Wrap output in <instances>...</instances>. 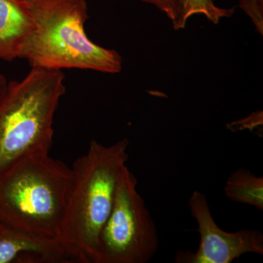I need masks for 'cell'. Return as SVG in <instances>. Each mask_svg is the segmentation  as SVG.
Listing matches in <instances>:
<instances>
[{
  "mask_svg": "<svg viewBox=\"0 0 263 263\" xmlns=\"http://www.w3.org/2000/svg\"><path fill=\"white\" fill-rule=\"evenodd\" d=\"M129 144L127 138L109 146L94 140L72 164L73 184L58 238L71 262L98 263L100 233L113 209Z\"/></svg>",
  "mask_w": 263,
  "mask_h": 263,
  "instance_id": "1",
  "label": "cell"
},
{
  "mask_svg": "<svg viewBox=\"0 0 263 263\" xmlns=\"http://www.w3.org/2000/svg\"><path fill=\"white\" fill-rule=\"evenodd\" d=\"M74 174L49 152L24 156L0 172V224L58 240Z\"/></svg>",
  "mask_w": 263,
  "mask_h": 263,
  "instance_id": "2",
  "label": "cell"
},
{
  "mask_svg": "<svg viewBox=\"0 0 263 263\" xmlns=\"http://www.w3.org/2000/svg\"><path fill=\"white\" fill-rule=\"evenodd\" d=\"M35 28L24 42L19 59L48 70L80 69L119 73L122 59L117 51L92 42L85 31L86 0H24Z\"/></svg>",
  "mask_w": 263,
  "mask_h": 263,
  "instance_id": "3",
  "label": "cell"
},
{
  "mask_svg": "<svg viewBox=\"0 0 263 263\" xmlns=\"http://www.w3.org/2000/svg\"><path fill=\"white\" fill-rule=\"evenodd\" d=\"M65 79L62 70L31 67L23 79L8 82L0 100V172L24 156L50 152Z\"/></svg>",
  "mask_w": 263,
  "mask_h": 263,
  "instance_id": "4",
  "label": "cell"
},
{
  "mask_svg": "<svg viewBox=\"0 0 263 263\" xmlns=\"http://www.w3.org/2000/svg\"><path fill=\"white\" fill-rule=\"evenodd\" d=\"M137 186L136 176L124 166L100 233L98 263H146L158 251L157 227Z\"/></svg>",
  "mask_w": 263,
  "mask_h": 263,
  "instance_id": "5",
  "label": "cell"
},
{
  "mask_svg": "<svg viewBox=\"0 0 263 263\" xmlns=\"http://www.w3.org/2000/svg\"><path fill=\"white\" fill-rule=\"evenodd\" d=\"M190 214L197 223L200 245L195 252L179 251L176 263H231L247 253L263 255V234L257 230L229 233L214 221L205 195L195 190L188 202Z\"/></svg>",
  "mask_w": 263,
  "mask_h": 263,
  "instance_id": "6",
  "label": "cell"
},
{
  "mask_svg": "<svg viewBox=\"0 0 263 263\" xmlns=\"http://www.w3.org/2000/svg\"><path fill=\"white\" fill-rule=\"evenodd\" d=\"M72 262L59 240L0 224V263Z\"/></svg>",
  "mask_w": 263,
  "mask_h": 263,
  "instance_id": "7",
  "label": "cell"
},
{
  "mask_svg": "<svg viewBox=\"0 0 263 263\" xmlns=\"http://www.w3.org/2000/svg\"><path fill=\"white\" fill-rule=\"evenodd\" d=\"M35 28L24 0H0V60L19 58L21 50Z\"/></svg>",
  "mask_w": 263,
  "mask_h": 263,
  "instance_id": "8",
  "label": "cell"
},
{
  "mask_svg": "<svg viewBox=\"0 0 263 263\" xmlns=\"http://www.w3.org/2000/svg\"><path fill=\"white\" fill-rule=\"evenodd\" d=\"M224 192L232 201L263 211V177L240 167L230 175Z\"/></svg>",
  "mask_w": 263,
  "mask_h": 263,
  "instance_id": "9",
  "label": "cell"
},
{
  "mask_svg": "<svg viewBox=\"0 0 263 263\" xmlns=\"http://www.w3.org/2000/svg\"><path fill=\"white\" fill-rule=\"evenodd\" d=\"M158 8L173 22L175 29L183 28L192 13L190 0H140Z\"/></svg>",
  "mask_w": 263,
  "mask_h": 263,
  "instance_id": "10",
  "label": "cell"
},
{
  "mask_svg": "<svg viewBox=\"0 0 263 263\" xmlns=\"http://www.w3.org/2000/svg\"><path fill=\"white\" fill-rule=\"evenodd\" d=\"M240 8L250 16L257 30L262 34L263 0H240Z\"/></svg>",
  "mask_w": 263,
  "mask_h": 263,
  "instance_id": "11",
  "label": "cell"
},
{
  "mask_svg": "<svg viewBox=\"0 0 263 263\" xmlns=\"http://www.w3.org/2000/svg\"><path fill=\"white\" fill-rule=\"evenodd\" d=\"M191 4L197 10H204L209 8L212 3V0H190Z\"/></svg>",
  "mask_w": 263,
  "mask_h": 263,
  "instance_id": "12",
  "label": "cell"
},
{
  "mask_svg": "<svg viewBox=\"0 0 263 263\" xmlns=\"http://www.w3.org/2000/svg\"><path fill=\"white\" fill-rule=\"evenodd\" d=\"M8 84V81H7L6 78H5L4 76L0 74V100H1L3 95H4Z\"/></svg>",
  "mask_w": 263,
  "mask_h": 263,
  "instance_id": "13",
  "label": "cell"
}]
</instances>
